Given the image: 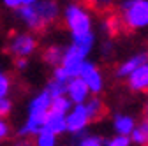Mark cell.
Listing matches in <instances>:
<instances>
[{
    "mask_svg": "<svg viewBox=\"0 0 148 146\" xmlns=\"http://www.w3.org/2000/svg\"><path fill=\"white\" fill-rule=\"evenodd\" d=\"M16 12L25 27L32 32H44L62 14L57 0H37L28 5H20Z\"/></svg>",
    "mask_w": 148,
    "mask_h": 146,
    "instance_id": "obj_1",
    "label": "cell"
},
{
    "mask_svg": "<svg viewBox=\"0 0 148 146\" xmlns=\"http://www.w3.org/2000/svg\"><path fill=\"white\" fill-rule=\"evenodd\" d=\"M49 106H51V95L46 90L37 93L28 104V116H27L25 123L20 127L18 136L20 137H34L42 129V123H44V118L49 111Z\"/></svg>",
    "mask_w": 148,
    "mask_h": 146,
    "instance_id": "obj_2",
    "label": "cell"
},
{
    "mask_svg": "<svg viewBox=\"0 0 148 146\" xmlns=\"http://www.w3.org/2000/svg\"><path fill=\"white\" fill-rule=\"evenodd\" d=\"M120 21L129 30H143L148 27V0H122Z\"/></svg>",
    "mask_w": 148,
    "mask_h": 146,
    "instance_id": "obj_3",
    "label": "cell"
},
{
    "mask_svg": "<svg viewBox=\"0 0 148 146\" xmlns=\"http://www.w3.org/2000/svg\"><path fill=\"white\" fill-rule=\"evenodd\" d=\"M62 18H64V25L67 27V30L71 32V35L92 32V27H94L90 11L85 5L74 2V0L64 7Z\"/></svg>",
    "mask_w": 148,
    "mask_h": 146,
    "instance_id": "obj_4",
    "label": "cell"
},
{
    "mask_svg": "<svg viewBox=\"0 0 148 146\" xmlns=\"http://www.w3.org/2000/svg\"><path fill=\"white\" fill-rule=\"evenodd\" d=\"M88 55H90L88 49H85V48H81L78 44L71 42L67 48H64V57H62L60 65L65 69V72L71 78H74V76L79 74V69H81L83 62L88 58Z\"/></svg>",
    "mask_w": 148,
    "mask_h": 146,
    "instance_id": "obj_5",
    "label": "cell"
},
{
    "mask_svg": "<svg viewBox=\"0 0 148 146\" xmlns=\"http://www.w3.org/2000/svg\"><path fill=\"white\" fill-rule=\"evenodd\" d=\"M37 46H39V42L32 33H12L7 44V51L14 58H28L30 55L35 53Z\"/></svg>",
    "mask_w": 148,
    "mask_h": 146,
    "instance_id": "obj_6",
    "label": "cell"
},
{
    "mask_svg": "<svg viewBox=\"0 0 148 146\" xmlns=\"http://www.w3.org/2000/svg\"><path fill=\"white\" fill-rule=\"evenodd\" d=\"M90 115L86 111L85 104H72V107L65 115V123H67V132L72 136H81L85 134L86 127L90 125Z\"/></svg>",
    "mask_w": 148,
    "mask_h": 146,
    "instance_id": "obj_7",
    "label": "cell"
},
{
    "mask_svg": "<svg viewBox=\"0 0 148 146\" xmlns=\"http://www.w3.org/2000/svg\"><path fill=\"white\" fill-rule=\"evenodd\" d=\"M85 85L88 86L90 90V93L92 95H101L102 93V90H104V76H102V72L99 69V65L95 62H92V60H85L81 69H79V74H78Z\"/></svg>",
    "mask_w": 148,
    "mask_h": 146,
    "instance_id": "obj_8",
    "label": "cell"
},
{
    "mask_svg": "<svg viewBox=\"0 0 148 146\" xmlns=\"http://www.w3.org/2000/svg\"><path fill=\"white\" fill-rule=\"evenodd\" d=\"M65 95L71 99L72 104H85L92 93H90L88 86L85 85V81L79 76H74V78H69V81H67Z\"/></svg>",
    "mask_w": 148,
    "mask_h": 146,
    "instance_id": "obj_9",
    "label": "cell"
},
{
    "mask_svg": "<svg viewBox=\"0 0 148 146\" xmlns=\"http://www.w3.org/2000/svg\"><path fill=\"white\" fill-rule=\"evenodd\" d=\"M125 81H127V86L132 93L148 92V62H145L138 69H134L131 74L125 78Z\"/></svg>",
    "mask_w": 148,
    "mask_h": 146,
    "instance_id": "obj_10",
    "label": "cell"
},
{
    "mask_svg": "<svg viewBox=\"0 0 148 146\" xmlns=\"http://www.w3.org/2000/svg\"><path fill=\"white\" fill-rule=\"evenodd\" d=\"M148 62V51H138L134 55H131L129 58H125L123 62H120L115 69V76L118 79H125L134 69H138L141 63Z\"/></svg>",
    "mask_w": 148,
    "mask_h": 146,
    "instance_id": "obj_11",
    "label": "cell"
},
{
    "mask_svg": "<svg viewBox=\"0 0 148 146\" xmlns=\"http://www.w3.org/2000/svg\"><path fill=\"white\" fill-rule=\"evenodd\" d=\"M42 129L48 130V132H53L57 136H62L67 132V123H65V115L62 113H57V111H48L46 118H44V123H42Z\"/></svg>",
    "mask_w": 148,
    "mask_h": 146,
    "instance_id": "obj_12",
    "label": "cell"
},
{
    "mask_svg": "<svg viewBox=\"0 0 148 146\" xmlns=\"http://www.w3.org/2000/svg\"><path fill=\"white\" fill-rule=\"evenodd\" d=\"M136 118L129 113H116L113 116V130L115 134H122V136H131V132L136 127Z\"/></svg>",
    "mask_w": 148,
    "mask_h": 146,
    "instance_id": "obj_13",
    "label": "cell"
},
{
    "mask_svg": "<svg viewBox=\"0 0 148 146\" xmlns=\"http://www.w3.org/2000/svg\"><path fill=\"white\" fill-rule=\"evenodd\" d=\"M129 137H131V143L136 146H148V118L136 123L134 130L131 132Z\"/></svg>",
    "mask_w": 148,
    "mask_h": 146,
    "instance_id": "obj_14",
    "label": "cell"
},
{
    "mask_svg": "<svg viewBox=\"0 0 148 146\" xmlns=\"http://www.w3.org/2000/svg\"><path fill=\"white\" fill-rule=\"evenodd\" d=\"M62 57H64V48H62L60 44H51V46H48V48L42 51V60H44L48 65H51V67L60 65Z\"/></svg>",
    "mask_w": 148,
    "mask_h": 146,
    "instance_id": "obj_15",
    "label": "cell"
},
{
    "mask_svg": "<svg viewBox=\"0 0 148 146\" xmlns=\"http://www.w3.org/2000/svg\"><path fill=\"white\" fill-rule=\"evenodd\" d=\"M85 107H86V111L90 115V120H97L104 113V102L101 100L99 95H90L88 100L85 102Z\"/></svg>",
    "mask_w": 148,
    "mask_h": 146,
    "instance_id": "obj_16",
    "label": "cell"
},
{
    "mask_svg": "<svg viewBox=\"0 0 148 146\" xmlns=\"http://www.w3.org/2000/svg\"><path fill=\"white\" fill-rule=\"evenodd\" d=\"M34 144L35 146H57L58 144V136L41 129L39 132L34 136Z\"/></svg>",
    "mask_w": 148,
    "mask_h": 146,
    "instance_id": "obj_17",
    "label": "cell"
},
{
    "mask_svg": "<svg viewBox=\"0 0 148 146\" xmlns=\"http://www.w3.org/2000/svg\"><path fill=\"white\" fill-rule=\"evenodd\" d=\"M71 107H72V102H71V99H69L65 93H64V95H57V97H51V106H49L51 111L67 115V111H69Z\"/></svg>",
    "mask_w": 148,
    "mask_h": 146,
    "instance_id": "obj_18",
    "label": "cell"
},
{
    "mask_svg": "<svg viewBox=\"0 0 148 146\" xmlns=\"http://www.w3.org/2000/svg\"><path fill=\"white\" fill-rule=\"evenodd\" d=\"M65 86H67V83H64V81H58V79H49L48 81V85H46V92L51 95V97H57V95H64L65 93Z\"/></svg>",
    "mask_w": 148,
    "mask_h": 146,
    "instance_id": "obj_19",
    "label": "cell"
},
{
    "mask_svg": "<svg viewBox=\"0 0 148 146\" xmlns=\"http://www.w3.org/2000/svg\"><path fill=\"white\" fill-rule=\"evenodd\" d=\"M76 146H104V139L97 134H81Z\"/></svg>",
    "mask_w": 148,
    "mask_h": 146,
    "instance_id": "obj_20",
    "label": "cell"
},
{
    "mask_svg": "<svg viewBox=\"0 0 148 146\" xmlns=\"http://www.w3.org/2000/svg\"><path fill=\"white\" fill-rule=\"evenodd\" d=\"M131 137L129 136H122V134H115L113 137L104 139V146H131Z\"/></svg>",
    "mask_w": 148,
    "mask_h": 146,
    "instance_id": "obj_21",
    "label": "cell"
},
{
    "mask_svg": "<svg viewBox=\"0 0 148 146\" xmlns=\"http://www.w3.org/2000/svg\"><path fill=\"white\" fill-rule=\"evenodd\" d=\"M11 78L5 74V72L0 70V99L2 97H7L9 92H11Z\"/></svg>",
    "mask_w": 148,
    "mask_h": 146,
    "instance_id": "obj_22",
    "label": "cell"
},
{
    "mask_svg": "<svg viewBox=\"0 0 148 146\" xmlns=\"http://www.w3.org/2000/svg\"><path fill=\"white\" fill-rule=\"evenodd\" d=\"M12 109V102L9 97H2L0 99V118H5Z\"/></svg>",
    "mask_w": 148,
    "mask_h": 146,
    "instance_id": "obj_23",
    "label": "cell"
},
{
    "mask_svg": "<svg viewBox=\"0 0 148 146\" xmlns=\"http://www.w3.org/2000/svg\"><path fill=\"white\" fill-rule=\"evenodd\" d=\"M9 136V125L4 121V118H0V141H4Z\"/></svg>",
    "mask_w": 148,
    "mask_h": 146,
    "instance_id": "obj_24",
    "label": "cell"
},
{
    "mask_svg": "<svg viewBox=\"0 0 148 146\" xmlns=\"http://www.w3.org/2000/svg\"><path fill=\"white\" fill-rule=\"evenodd\" d=\"M92 4H94L97 9L104 11V9H108L111 4H113V0H92Z\"/></svg>",
    "mask_w": 148,
    "mask_h": 146,
    "instance_id": "obj_25",
    "label": "cell"
},
{
    "mask_svg": "<svg viewBox=\"0 0 148 146\" xmlns=\"http://www.w3.org/2000/svg\"><path fill=\"white\" fill-rule=\"evenodd\" d=\"M27 65H28V60L27 58H14V67L18 70H25Z\"/></svg>",
    "mask_w": 148,
    "mask_h": 146,
    "instance_id": "obj_26",
    "label": "cell"
},
{
    "mask_svg": "<svg viewBox=\"0 0 148 146\" xmlns=\"http://www.w3.org/2000/svg\"><path fill=\"white\" fill-rule=\"evenodd\" d=\"M101 53H102V57H109V55L113 53V44H111V42H104L102 48H101Z\"/></svg>",
    "mask_w": 148,
    "mask_h": 146,
    "instance_id": "obj_27",
    "label": "cell"
},
{
    "mask_svg": "<svg viewBox=\"0 0 148 146\" xmlns=\"http://www.w3.org/2000/svg\"><path fill=\"white\" fill-rule=\"evenodd\" d=\"M4 4H5V7H9V9H18L21 5V0H4Z\"/></svg>",
    "mask_w": 148,
    "mask_h": 146,
    "instance_id": "obj_28",
    "label": "cell"
},
{
    "mask_svg": "<svg viewBox=\"0 0 148 146\" xmlns=\"http://www.w3.org/2000/svg\"><path fill=\"white\" fill-rule=\"evenodd\" d=\"M14 146H35L32 141H28V137H21L20 141H16L14 143Z\"/></svg>",
    "mask_w": 148,
    "mask_h": 146,
    "instance_id": "obj_29",
    "label": "cell"
},
{
    "mask_svg": "<svg viewBox=\"0 0 148 146\" xmlns=\"http://www.w3.org/2000/svg\"><path fill=\"white\" fill-rule=\"evenodd\" d=\"M37 0H21V5H28V4H34Z\"/></svg>",
    "mask_w": 148,
    "mask_h": 146,
    "instance_id": "obj_30",
    "label": "cell"
},
{
    "mask_svg": "<svg viewBox=\"0 0 148 146\" xmlns=\"http://www.w3.org/2000/svg\"><path fill=\"white\" fill-rule=\"evenodd\" d=\"M145 116L148 118V102H146V106H145Z\"/></svg>",
    "mask_w": 148,
    "mask_h": 146,
    "instance_id": "obj_31",
    "label": "cell"
},
{
    "mask_svg": "<svg viewBox=\"0 0 148 146\" xmlns=\"http://www.w3.org/2000/svg\"><path fill=\"white\" fill-rule=\"evenodd\" d=\"M74 2H79V0H74Z\"/></svg>",
    "mask_w": 148,
    "mask_h": 146,
    "instance_id": "obj_32",
    "label": "cell"
}]
</instances>
